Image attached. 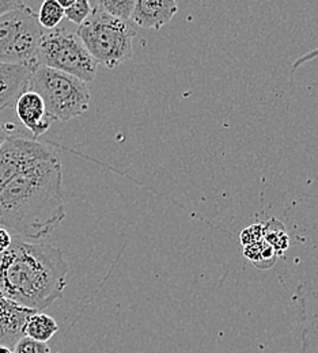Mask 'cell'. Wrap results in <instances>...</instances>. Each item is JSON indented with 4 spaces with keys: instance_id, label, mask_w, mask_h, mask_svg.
Masks as SVG:
<instances>
[{
    "instance_id": "cb8c5ba5",
    "label": "cell",
    "mask_w": 318,
    "mask_h": 353,
    "mask_svg": "<svg viewBox=\"0 0 318 353\" xmlns=\"http://www.w3.org/2000/svg\"><path fill=\"white\" fill-rule=\"evenodd\" d=\"M0 353H12V350L6 345H0Z\"/></svg>"
},
{
    "instance_id": "5b68a950",
    "label": "cell",
    "mask_w": 318,
    "mask_h": 353,
    "mask_svg": "<svg viewBox=\"0 0 318 353\" xmlns=\"http://www.w3.org/2000/svg\"><path fill=\"white\" fill-rule=\"evenodd\" d=\"M36 64L72 75L85 83L92 82L98 63L77 33L64 28L44 30L36 53Z\"/></svg>"
},
{
    "instance_id": "52a82bcc",
    "label": "cell",
    "mask_w": 318,
    "mask_h": 353,
    "mask_svg": "<svg viewBox=\"0 0 318 353\" xmlns=\"http://www.w3.org/2000/svg\"><path fill=\"white\" fill-rule=\"evenodd\" d=\"M54 150L25 134H12L0 150V193L29 165L52 155Z\"/></svg>"
},
{
    "instance_id": "603a6c76",
    "label": "cell",
    "mask_w": 318,
    "mask_h": 353,
    "mask_svg": "<svg viewBox=\"0 0 318 353\" xmlns=\"http://www.w3.org/2000/svg\"><path fill=\"white\" fill-rule=\"evenodd\" d=\"M56 1H57V3H59V4L66 10V8L71 7L77 0H56Z\"/></svg>"
},
{
    "instance_id": "9a60e30c",
    "label": "cell",
    "mask_w": 318,
    "mask_h": 353,
    "mask_svg": "<svg viewBox=\"0 0 318 353\" xmlns=\"http://www.w3.org/2000/svg\"><path fill=\"white\" fill-rule=\"evenodd\" d=\"M37 18L44 30H52L63 21L64 8L56 0H44L40 6Z\"/></svg>"
},
{
    "instance_id": "277c9868",
    "label": "cell",
    "mask_w": 318,
    "mask_h": 353,
    "mask_svg": "<svg viewBox=\"0 0 318 353\" xmlns=\"http://www.w3.org/2000/svg\"><path fill=\"white\" fill-rule=\"evenodd\" d=\"M28 90L37 92L52 121L67 123L83 116L90 108V90L83 81L66 72L36 65Z\"/></svg>"
},
{
    "instance_id": "9c48e42d",
    "label": "cell",
    "mask_w": 318,
    "mask_h": 353,
    "mask_svg": "<svg viewBox=\"0 0 318 353\" xmlns=\"http://www.w3.org/2000/svg\"><path fill=\"white\" fill-rule=\"evenodd\" d=\"M34 67L0 63V113L15 105L21 94L28 90Z\"/></svg>"
},
{
    "instance_id": "5bb4252c",
    "label": "cell",
    "mask_w": 318,
    "mask_h": 353,
    "mask_svg": "<svg viewBox=\"0 0 318 353\" xmlns=\"http://www.w3.org/2000/svg\"><path fill=\"white\" fill-rule=\"evenodd\" d=\"M264 241L272 248L276 256H281L290 245V238L284 225L275 219L264 224Z\"/></svg>"
},
{
    "instance_id": "4fadbf2b",
    "label": "cell",
    "mask_w": 318,
    "mask_h": 353,
    "mask_svg": "<svg viewBox=\"0 0 318 353\" xmlns=\"http://www.w3.org/2000/svg\"><path fill=\"white\" fill-rule=\"evenodd\" d=\"M244 256L259 269H270L277 259L275 250L264 238L256 243L244 246Z\"/></svg>"
},
{
    "instance_id": "8fae6325",
    "label": "cell",
    "mask_w": 318,
    "mask_h": 353,
    "mask_svg": "<svg viewBox=\"0 0 318 353\" xmlns=\"http://www.w3.org/2000/svg\"><path fill=\"white\" fill-rule=\"evenodd\" d=\"M32 312L36 311L19 307L0 294V345L11 348L23 337V326Z\"/></svg>"
},
{
    "instance_id": "44dd1931",
    "label": "cell",
    "mask_w": 318,
    "mask_h": 353,
    "mask_svg": "<svg viewBox=\"0 0 318 353\" xmlns=\"http://www.w3.org/2000/svg\"><path fill=\"white\" fill-rule=\"evenodd\" d=\"M12 242V235L10 234V231L7 228L0 227V253L6 252Z\"/></svg>"
},
{
    "instance_id": "6da1fadb",
    "label": "cell",
    "mask_w": 318,
    "mask_h": 353,
    "mask_svg": "<svg viewBox=\"0 0 318 353\" xmlns=\"http://www.w3.org/2000/svg\"><path fill=\"white\" fill-rule=\"evenodd\" d=\"M63 168L57 152L36 161L0 193V227L43 239L66 219Z\"/></svg>"
},
{
    "instance_id": "8992f818",
    "label": "cell",
    "mask_w": 318,
    "mask_h": 353,
    "mask_svg": "<svg viewBox=\"0 0 318 353\" xmlns=\"http://www.w3.org/2000/svg\"><path fill=\"white\" fill-rule=\"evenodd\" d=\"M43 34L37 14L26 4L0 15V63L37 65Z\"/></svg>"
},
{
    "instance_id": "d6986e66",
    "label": "cell",
    "mask_w": 318,
    "mask_h": 353,
    "mask_svg": "<svg viewBox=\"0 0 318 353\" xmlns=\"http://www.w3.org/2000/svg\"><path fill=\"white\" fill-rule=\"evenodd\" d=\"M264 238V224H255L241 232V242L244 246L256 243Z\"/></svg>"
},
{
    "instance_id": "7a4b0ae2",
    "label": "cell",
    "mask_w": 318,
    "mask_h": 353,
    "mask_svg": "<svg viewBox=\"0 0 318 353\" xmlns=\"http://www.w3.org/2000/svg\"><path fill=\"white\" fill-rule=\"evenodd\" d=\"M68 272L59 248L15 235L11 246L0 253V294L19 307L39 312L61 298Z\"/></svg>"
},
{
    "instance_id": "ba28073f",
    "label": "cell",
    "mask_w": 318,
    "mask_h": 353,
    "mask_svg": "<svg viewBox=\"0 0 318 353\" xmlns=\"http://www.w3.org/2000/svg\"><path fill=\"white\" fill-rule=\"evenodd\" d=\"M15 110L19 121L34 140L44 134L52 124V120L46 116L43 98L34 91L26 90L22 92L15 102Z\"/></svg>"
},
{
    "instance_id": "2e32d148",
    "label": "cell",
    "mask_w": 318,
    "mask_h": 353,
    "mask_svg": "<svg viewBox=\"0 0 318 353\" xmlns=\"http://www.w3.org/2000/svg\"><path fill=\"white\" fill-rule=\"evenodd\" d=\"M137 0H97V7L103 10L105 12L121 18V19H131V14Z\"/></svg>"
},
{
    "instance_id": "ac0fdd59",
    "label": "cell",
    "mask_w": 318,
    "mask_h": 353,
    "mask_svg": "<svg viewBox=\"0 0 318 353\" xmlns=\"http://www.w3.org/2000/svg\"><path fill=\"white\" fill-rule=\"evenodd\" d=\"M12 348V353H50V348L46 343L32 340L26 336L21 337Z\"/></svg>"
},
{
    "instance_id": "30bf717a",
    "label": "cell",
    "mask_w": 318,
    "mask_h": 353,
    "mask_svg": "<svg viewBox=\"0 0 318 353\" xmlns=\"http://www.w3.org/2000/svg\"><path fill=\"white\" fill-rule=\"evenodd\" d=\"M177 11V0H137L131 19L143 29L159 30L173 19Z\"/></svg>"
},
{
    "instance_id": "7402d4cb",
    "label": "cell",
    "mask_w": 318,
    "mask_h": 353,
    "mask_svg": "<svg viewBox=\"0 0 318 353\" xmlns=\"http://www.w3.org/2000/svg\"><path fill=\"white\" fill-rule=\"evenodd\" d=\"M12 131H15V127L12 124H1L0 123V150L4 145V143L12 136Z\"/></svg>"
},
{
    "instance_id": "ffe728a7",
    "label": "cell",
    "mask_w": 318,
    "mask_h": 353,
    "mask_svg": "<svg viewBox=\"0 0 318 353\" xmlns=\"http://www.w3.org/2000/svg\"><path fill=\"white\" fill-rule=\"evenodd\" d=\"M25 3L22 0H0V15L22 7Z\"/></svg>"
},
{
    "instance_id": "7c38bea8",
    "label": "cell",
    "mask_w": 318,
    "mask_h": 353,
    "mask_svg": "<svg viewBox=\"0 0 318 353\" xmlns=\"http://www.w3.org/2000/svg\"><path fill=\"white\" fill-rule=\"evenodd\" d=\"M59 330L57 322L44 312H32L23 326V336L40 341L48 343Z\"/></svg>"
},
{
    "instance_id": "e0dca14e",
    "label": "cell",
    "mask_w": 318,
    "mask_h": 353,
    "mask_svg": "<svg viewBox=\"0 0 318 353\" xmlns=\"http://www.w3.org/2000/svg\"><path fill=\"white\" fill-rule=\"evenodd\" d=\"M92 12L90 0H77L71 7L64 10V18L70 22L81 26Z\"/></svg>"
},
{
    "instance_id": "3957f363",
    "label": "cell",
    "mask_w": 318,
    "mask_h": 353,
    "mask_svg": "<svg viewBox=\"0 0 318 353\" xmlns=\"http://www.w3.org/2000/svg\"><path fill=\"white\" fill-rule=\"evenodd\" d=\"M82 40L98 64L115 70L134 54L137 30L126 21L94 7L90 17L78 28Z\"/></svg>"
}]
</instances>
